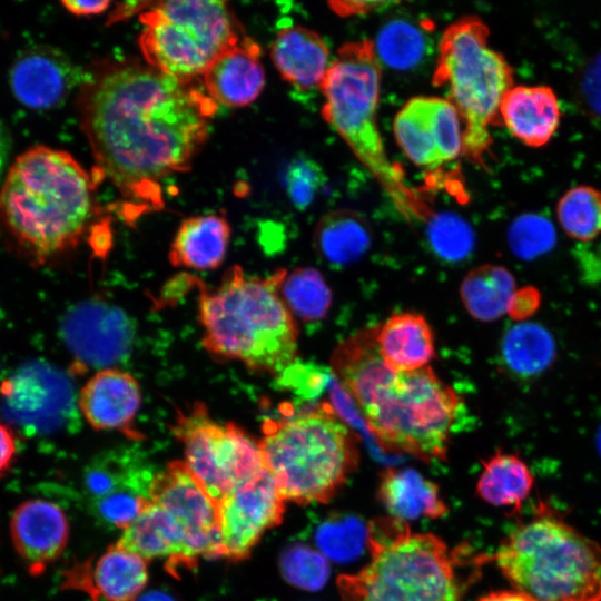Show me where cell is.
<instances>
[{"label": "cell", "mask_w": 601, "mask_h": 601, "mask_svg": "<svg viewBox=\"0 0 601 601\" xmlns=\"http://www.w3.org/2000/svg\"><path fill=\"white\" fill-rule=\"evenodd\" d=\"M137 380L118 368H104L91 376L78 395V408L98 431H119L136 436L134 421L140 407Z\"/></svg>", "instance_id": "cell-19"}, {"label": "cell", "mask_w": 601, "mask_h": 601, "mask_svg": "<svg viewBox=\"0 0 601 601\" xmlns=\"http://www.w3.org/2000/svg\"><path fill=\"white\" fill-rule=\"evenodd\" d=\"M511 250L520 258L530 259L550 250L555 244V230L541 215L516 217L508 230Z\"/></svg>", "instance_id": "cell-34"}, {"label": "cell", "mask_w": 601, "mask_h": 601, "mask_svg": "<svg viewBox=\"0 0 601 601\" xmlns=\"http://www.w3.org/2000/svg\"><path fill=\"white\" fill-rule=\"evenodd\" d=\"M325 183L326 176L323 168L305 156L293 159L285 173L286 190L297 209L311 206Z\"/></svg>", "instance_id": "cell-35"}, {"label": "cell", "mask_w": 601, "mask_h": 601, "mask_svg": "<svg viewBox=\"0 0 601 601\" xmlns=\"http://www.w3.org/2000/svg\"><path fill=\"white\" fill-rule=\"evenodd\" d=\"M80 80L79 71L58 50L36 47L13 62L9 83L16 99L32 109H49L61 104Z\"/></svg>", "instance_id": "cell-18"}, {"label": "cell", "mask_w": 601, "mask_h": 601, "mask_svg": "<svg viewBox=\"0 0 601 601\" xmlns=\"http://www.w3.org/2000/svg\"><path fill=\"white\" fill-rule=\"evenodd\" d=\"M173 432L183 445L184 463L217 502L266 472L258 441L235 423L214 420L200 402L178 412Z\"/></svg>", "instance_id": "cell-11"}, {"label": "cell", "mask_w": 601, "mask_h": 601, "mask_svg": "<svg viewBox=\"0 0 601 601\" xmlns=\"http://www.w3.org/2000/svg\"><path fill=\"white\" fill-rule=\"evenodd\" d=\"M10 154V138L8 131L0 120V180L6 170V166Z\"/></svg>", "instance_id": "cell-45"}, {"label": "cell", "mask_w": 601, "mask_h": 601, "mask_svg": "<svg viewBox=\"0 0 601 601\" xmlns=\"http://www.w3.org/2000/svg\"><path fill=\"white\" fill-rule=\"evenodd\" d=\"M574 95L588 115L601 118V52L591 56L579 68L574 80Z\"/></svg>", "instance_id": "cell-37"}, {"label": "cell", "mask_w": 601, "mask_h": 601, "mask_svg": "<svg viewBox=\"0 0 601 601\" xmlns=\"http://www.w3.org/2000/svg\"><path fill=\"white\" fill-rule=\"evenodd\" d=\"M395 4L388 1H334L329 6L332 10L342 17L359 16L370 13L382 8Z\"/></svg>", "instance_id": "cell-41"}, {"label": "cell", "mask_w": 601, "mask_h": 601, "mask_svg": "<svg viewBox=\"0 0 601 601\" xmlns=\"http://www.w3.org/2000/svg\"><path fill=\"white\" fill-rule=\"evenodd\" d=\"M332 368L384 452L445 459L461 400L432 367L393 372L374 332L361 331L336 347Z\"/></svg>", "instance_id": "cell-2"}, {"label": "cell", "mask_w": 601, "mask_h": 601, "mask_svg": "<svg viewBox=\"0 0 601 601\" xmlns=\"http://www.w3.org/2000/svg\"><path fill=\"white\" fill-rule=\"evenodd\" d=\"M513 275L502 266L483 265L469 272L460 287L469 314L482 322L500 318L515 294Z\"/></svg>", "instance_id": "cell-27"}, {"label": "cell", "mask_w": 601, "mask_h": 601, "mask_svg": "<svg viewBox=\"0 0 601 601\" xmlns=\"http://www.w3.org/2000/svg\"><path fill=\"white\" fill-rule=\"evenodd\" d=\"M148 499L164 509L185 532L193 558H220L217 501L184 461L169 463L151 481Z\"/></svg>", "instance_id": "cell-13"}, {"label": "cell", "mask_w": 601, "mask_h": 601, "mask_svg": "<svg viewBox=\"0 0 601 601\" xmlns=\"http://www.w3.org/2000/svg\"><path fill=\"white\" fill-rule=\"evenodd\" d=\"M477 601H531L528 597L516 590H501L490 592Z\"/></svg>", "instance_id": "cell-43"}, {"label": "cell", "mask_w": 601, "mask_h": 601, "mask_svg": "<svg viewBox=\"0 0 601 601\" xmlns=\"http://www.w3.org/2000/svg\"><path fill=\"white\" fill-rule=\"evenodd\" d=\"M135 601H173V599H170L168 595L155 592L144 595L140 599L137 598Z\"/></svg>", "instance_id": "cell-46"}, {"label": "cell", "mask_w": 601, "mask_h": 601, "mask_svg": "<svg viewBox=\"0 0 601 601\" xmlns=\"http://www.w3.org/2000/svg\"><path fill=\"white\" fill-rule=\"evenodd\" d=\"M148 502L149 499L142 495L115 490L98 499L97 509L105 520L124 531L141 514Z\"/></svg>", "instance_id": "cell-36"}, {"label": "cell", "mask_w": 601, "mask_h": 601, "mask_svg": "<svg viewBox=\"0 0 601 601\" xmlns=\"http://www.w3.org/2000/svg\"><path fill=\"white\" fill-rule=\"evenodd\" d=\"M373 45L380 63L397 71L415 68L427 52L423 27L401 18L386 22Z\"/></svg>", "instance_id": "cell-30"}, {"label": "cell", "mask_w": 601, "mask_h": 601, "mask_svg": "<svg viewBox=\"0 0 601 601\" xmlns=\"http://www.w3.org/2000/svg\"><path fill=\"white\" fill-rule=\"evenodd\" d=\"M555 210L569 237L590 243L601 234V190L587 185L574 186L559 198Z\"/></svg>", "instance_id": "cell-32"}, {"label": "cell", "mask_w": 601, "mask_h": 601, "mask_svg": "<svg viewBox=\"0 0 601 601\" xmlns=\"http://www.w3.org/2000/svg\"><path fill=\"white\" fill-rule=\"evenodd\" d=\"M397 145L416 166L436 168L463 154V125L454 106L440 97H414L396 114Z\"/></svg>", "instance_id": "cell-14"}, {"label": "cell", "mask_w": 601, "mask_h": 601, "mask_svg": "<svg viewBox=\"0 0 601 601\" xmlns=\"http://www.w3.org/2000/svg\"><path fill=\"white\" fill-rule=\"evenodd\" d=\"M425 235L433 253L447 262L465 259L473 250L475 237L470 224L450 211L432 213Z\"/></svg>", "instance_id": "cell-33"}, {"label": "cell", "mask_w": 601, "mask_h": 601, "mask_svg": "<svg viewBox=\"0 0 601 601\" xmlns=\"http://www.w3.org/2000/svg\"><path fill=\"white\" fill-rule=\"evenodd\" d=\"M501 352L511 372L530 377L551 365L555 357V343L541 325L520 323L504 334Z\"/></svg>", "instance_id": "cell-29"}, {"label": "cell", "mask_w": 601, "mask_h": 601, "mask_svg": "<svg viewBox=\"0 0 601 601\" xmlns=\"http://www.w3.org/2000/svg\"><path fill=\"white\" fill-rule=\"evenodd\" d=\"M574 256L583 280L592 285L601 284V240L577 246Z\"/></svg>", "instance_id": "cell-38"}, {"label": "cell", "mask_w": 601, "mask_h": 601, "mask_svg": "<svg viewBox=\"0 0 601 601\" xmlns=\"http://www.w3.org/2000/svg\"><path fill=\"white\" fill-rule=\"evenodd\" d=\"M286 501L266 471L217 502L220 558L242 561L263 535L282 523Z\"/></svg>", "instance_id": "cell-15"}, {"label": "cell", "mask_w": 601, "mask_h": 601, "mask_svg": "<svg viewBox=\"0 0 601 601\" xmlns=\"http://www.w3.org/2000/svg\"><path fill=\"white\" fill-rule=\"evenodd\" d=\"M270 58L282 78L300 90L321 89L332 63L322 37L299 26L284 28L277 33Z\"/></svg>", "instance_id": "cell-22"}, {"label": "cell", "mask_w": 601, "mask_h": 601, "mask_svg": "<svg viewBox=\"0 0 601 601\" xmlns=\"http://www.w3.org/2000/svg\"><path fill=\"white\" fill-rule=\"evenodd\" d=\"M6 420L27 436L52 434L78 417V397L65 374L32 361L0 385Z\"/></svg>", "instance_id": "cell-12"}, {"label": "cell", "mask_w": 601, "mask_h": 601, "mask_svg": "<svg viewBox=\"0 0 601 601\" xmlns=\"http://www.w3.org/2000/svg\"><path fill=\"white\" fill-rule=\"evenodd\" d=\"M494 559L531 601H601V545L558 516L540 514L521 524Z\"/></svg>", "instance_id": "cell-8"}, {"label": "cell", "mask_w": 601, "mask_h": 601, "mask_svg": "<svg viewBox=\"0 0 601 601\" xmlns=\"http://www.w3.org/2000/svg\"><path fill=\"white\" fill-rule=\"evenodd\" d=\"M375 341L383 361L395 373L425 367L435 356L431 327L416 313L390 316L376 329Z\"/></svg>", "instance_id": "cell-23"}, {"label": "cell", "mask_w": 601, "mask_h": 601, "mask_svg": "<svg viewBox=\"0 0 601 601\" xmlns=\"http://www.w3.org/2000/svg\"><path fill=\"white\" fill-rule=\"evenodd\" d=\"M501 121L529 147H541L556 131L561 110L556 95L549 86H513L500 107Z\"/></svg>", "instance_id": "cell-21"}, {"label": "cell", "mask_w": 601, "mask_h": 601, "mask_svg": "<svg viewBox=\"0 0 601 601\" xmlns=\"http://www.w3.org/2000/svg\"><path fill=\"white\" fill-rule=\"evenodd\" d=\"M258 443L279 494L299 505L332 501L359 462L356 435L326 407L272 423Z\"/></svg>", "instance_id": "cell-7"}, {"label": "cell", "mask_w": 601, "mask_h": 601, "mask_svg": "<svg viewBox=\"0 0 601 601\" xmlns=\"http://www.w3.org/2000/svg\"><path fill=\"white\" fill-rule=\"evenodd\" d=\"M381 66L368 40L343 45L321 86L322 115L407 219L433 213L387 157L377 126Z\"/></svg>", "instance_id": "cell-6"}, {"label": "cell", "mask_w": 601, "mask_h": 601, "mask_svg": "<svg viewBox=\"0 0 601 601\" xmlns=\"http://www.w3.org/2000/svg\"><path fill=\"white\" fill-rule=\"evenodd\" d=\"M285 274L247 277L234 266L217 288L200 294L201 344L210 356L255 373L280 374L293 365L298 331L279 293Z\"/></svg>", "instance_id": "cell-4"}, {"label": "cell", "mask_w": 601, "mask_h": 601, "mask_svg": "<svg viewBox=\"0 0 601 601\" xmlns=\"http://www.w3.org/2000/svg\"><path fill=\"white\" fill-rule=\"evenodd\" d=\"M66 10L75 16H92L101 13L111 4L110 1H61Z\"/></svg>", "instance_id": "cell-42"}, {"label": "cell", "mask_w": 601, "mask_h": 601, "mask_svg": "<svg viewBox=\"0 0 601 601\" xmlns=\"http://www.w3.org/2000/svg\"><path fill=\"white\" fill-rule=\"evenodd\" d=\"M370 561L336 580L341 601H462L455 551L391 515L371 521Z\"/></svg>", "instance_id": "cell-5"}, {"label": "cell", "mask_w": 601, "mask_h": 601, "mask_svg": "<svg viewBox=\"0 0 601 601\" xmlns=\"http://www.w3.org/2000/svg\"><path fill=\"white\" fill-rule=\"evenodd\" d=\"M140 21L147 65L187 83L244 38L228 4L219 0L152 2Z\"/></svg>", "instance_id": "cell-10"}, {"label": "cell", "mask_w": 601, "mask_h": 601, "mask_svg": "<svg viewBox=\"0 0 601 601\" xmlns=\"http://www.w3.org/2000/svg\"><path fill=\"white\" fill-rule=\"evenodd\" d=\"M69 521L53 501L32 497L20 502L9 519L12 546L27 572L39 577L63 553Z\"/></svg>", "instance_id": "cell-16"}, {"label": "cell", "mask_w": 601, "mask_h": 601, "mask_svg": "<svg viewBox=\"0 0 601 601\" xmlns=\"http://www.w3.org/2000/svg\"><path fill=\"white\" fill-rule=\"evenodd\" d=\"M279 293L294 317L304 322L322 319L332 304V292L323 275L312 267L285 274Z\"/></svg>", "instance_id": "cell-31"}, {"label": "cell", "mask_w": 601, "mask_h": 601, "mask_svg": "<svg viewBox=\"0 0 601 601\" xmlns=\"http://www.w3.org/2000/svg\"><path fill=\"white\" fill-rule=\"evenodd\" d=\"M230 237V226L224 216L207 214L185 219L171 243L169 262L175 267L197 270L221 265Z\"/></svg>", "instance_id": "cell-25"}, {"label": "cell", "mask_w": 601, "mask_h": 601, "mask_svg": "<svg viewBox=\"0 0 601 601\" xmlns=\"http://www.w3.org/2000/svg\"><path fill=\"white\" fill-rule=\"evenodd\" d=\"M17 455V440L12 428L0 418V476L12 466Z\"/></svg>", "instance_id": "cell-40"}, {"label": "cell", "mask_w": 601, "mask_h": 601, "mask_svg": "<svg viewBox=\"0 0 601 601\" xmlns=\"http://www.w3.org/2000/svg\"><path fill=\"white\" fill-rule=\"evenodd\" d=\"M148 578V561L115 543L96 559L69 569L63 587L80 590L93 601H135Z\"/></svg>", "instance_id": "cell-17"}, {"label": "cell", "mask_w": 601, "mask_h": 601, "mask_svg": "<svg viewBox=\"0 0 601 601\" xmlns=\"http://www.w3.org/2000/svg\"><path fill=\"white\" fill-rule=\"evenodd\" d=\"M378 499L391 516L408 522L437 519L447 512L439 486L413 469H385L380 475Z\"/></svg>", "instance_id": "cell-24"}, {"label": "cell", "mask_w": 601, "mask_h": 601, "mask_svg": "<svg viewBox=\"0 0 601 601\" xmlns=\"http://www.w3.org/2000/svg\"><path fill=\"white\" fill-rule=\"evenodd\" d=\"M533 486V475L519 456L496 453L484 464L476 494L494 506L520 508Z\"/></svg>", "instance_id": "cell-28"}, {"label": "cell", "mask_w": 601, "mask_h": 601, "mask_svg": "<svg viewBox=\"0 0 601 601\" xmlns=\"http://www.w3.org/2000/svg\"><path fill=\"white\" fill-rule=\"evenodd\" d=\"M490 31L477 17H465L443 33L433 83L443 89L463 125V154L486 166L493 139L490 128L501 121L500 107L514 86L513 70L489 42Z\"/></svg>", "instance_id": "cell-9"}, {"label": "cell", "mask_w": 601, "mask_h": 601, "mask_svg": "<svg viewBox=\"0 0 601 601\" xmlns=\"http://www.w3.org/2000/svg\"><path fill=\"white\" fill-rule=\"evenodd\" d=\"M539 294L531 287H525L512 297L508 312L514 318H524L531 315L539 306Z\"/></svg>", "instance_id": "cell-39"}, {"label": "cell", "mask_w": 601, "mask_h": 601, "mask_svg": "<svg viewBox=\"0 0 601 601\" xmlns=\"http://www.w3.org/2000/svg\"><path fill=\"white\" fill-rule=\"evenodd\" d=\"M81 126L107 178L141 210L164 205L161 180L189 168L205 144L217 104L191 83L150 66L120 62L86 80Z\"/></svg>", "instance_id": "cell-1"}, {"label": "cell", "mask_w": 601, "mask_h": 601, "mask_svg": "<svg viewBox=\"0 0 601 601\" xmlns=\"http://www.w3.org/2000/svg\"><path fill=\"white\" fill-rule=\"evenodd\" d=\"M372 243L367 221L348 209L333 210L317 223L314 244L318 255L335 266L357 262L370 249Z\"/></svg>", "instance_id": "cell-26"}, {"label": "cell", "mask_w": 601, "mask_h": 601, "mask_svg": "<svg viewBox=\"0 0 601 601\" xmlns=\"http://www.w3.org/2000/svg\"><path fill=\"white\" fill-rule=\"evenodd\" d=\"M207 95L226 107H244L260 95L265 70L260 49L249 38L223 52L203 76Z\"/></svg>", "instance_id": "cell-20"}, {"label": "cell", "mask_w": 601, "mask_h": 601, "mask_svg": "<svg viewBox=\"0 0 601 601\" xmlns=\"http://www.w3.org/2000/svg\"><path fill=\"white\" fill-rule=\"evenodd\" d=\"M96 179L68 152L35 146L20 154L0 188V219L36 260L75 247L95 211Z\"/></svg>", "instance_id": "cell-3"}, {"label": "cell", "mask_w": 601, "mask_h": 601, "mask_svg": "<svg viewBox=\"0 0 601 601\" xmlns=\"http://www.w3.org/2000/svg\"><path fill=\"white\" fill-rule=\"evenodd\" d=\"M151 4H152V2H134V1L124 2V3L119 4V8L111 16V18H112L111 22H114L115 20H120V19H122L125 17H128V16L137 12L140 9L146 10Z\"/></svg>", "instance_id": "cell-44"}]
</instances>
